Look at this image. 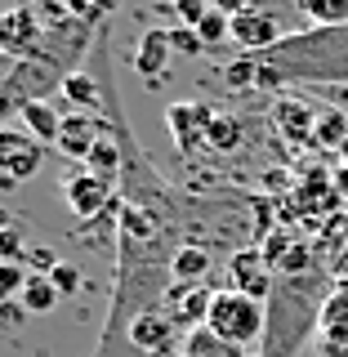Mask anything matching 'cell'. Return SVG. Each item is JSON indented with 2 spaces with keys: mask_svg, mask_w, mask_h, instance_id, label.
I'll list each match as a JSON object with an SVG mask.
<instances>
[{
  "mask_svg": "<svg viewBox=\"0 0 348 357\" xmlns=\"http://www.w3.org/2000/svg\"><path fill=\"white\" fill-rule=\"evenodd\" d=\"M18 116H22V130H27L31 139H36V143H50V148H54V139H59V126H63V112H59V103H54V98H50V103L22 107Z\"/></svg>",
  "mask_w": 348,
  "mask_h": 357,
  "instance_id": "obj_20",
  "label": "cell"
},
{
  "mask_svg": "<svg viewBox=\"0 0 348 357\" xmlns=\"http://www.w3.org/2000/svg\"><path fill=\"white\" fill-rule=\"evenodd\" d=\"M206 331H215L223 344L232 349H255L264 344V331H268V312L259 299L241 295V290H215L210 299V317H206Z\"/></svg>",
  "mask_w": 348,
  "mask_h": 357,
  "instance_id": "obj_4",
  "label": "cell"
},
{
  "mask_svg": "<svg viewBox=\"0 0 348 357\" xmlns=\"http://www.w3.org/2000/svg\"><path fill=\"white\" fill-rule=\"evenodd\" d=\"M63 103L67 112H103V85H98V72H72L63 81Z\"/></svg>",
  "mask_w": 348,
  "mask_h": 357,
  "instance_id": "obj_18",
  "label": "cell"
},
{
  "mask_svg": "<svg viewBox=\"0 0 348 357\" xmlns=\"http://www.w3.org/2000/svg\"><path fill=\"white\" fill-rule=\"evenodd\" d=\"M59 290H54L50 277H27V286H22V295H18V304L27 308V312H50L54 304H59Z\"/></svg>",
  "mask_w": 348,
  "mask_h": 357,
  "instance_id": "obj_23",
  "label": "cell"
},
{
  "mask_svg": "<svg viewBox=\"0 0 348 357\" xmlns=\"http://www.w3.org/2000/svg\"><path fill=\"white\" fill-rule=\"evenodd\" d=\"M273 121H277L286 143H312V134H317V112L308 103H299V98H277Z\"/></svg>",
  "mask_w": 348,
  "mask_h": 357,
  "instance_id": "obj_15",
  "label": "cell"
},
{
  "mask_svg": "<svg viewBox=\"0 0 348 357\" xmlns=\"http://www.w3.org/2000/svg\"><path fill=\"white\" fill-rule=\"evenodd\" d=\"M40 165H45V143H36L27 130L0 126V183L18 188L27 178H36Z\"/></svg>",
  "mask_w": 348,
  "mask_h": 357,
  "instance_id": "obj_7",
  "label": "cell"
},
{
  "mask_svg": "<svg viewBox=\"0 0 348 357\" xmlns=\"http://www.w3.org/2000/svg\"><path fill=\"white\" fill-rule=\"evenodd\" d=\"M22 317H27L22 304H0V326H22Z\"/></svg>",
  "mask_w": 348,
  "mask_h": 357,
  "instance_id": "obj_31",
  "label": "cell"
},
{
  "mask_svg": "<svg viewBox=\"0 0 348 357\" xmlns=\"http://www.w3.org/2000/svg\"><path fill=\"white\" fill-rule=\"evenodd\" d=\"M197 36H201V45H223V40H232V18H228V14H219V9L210 5V14L201 18Z\"/></svg>",
  "mask_w": 348,
  "mask_h": 357,
  "instance_id": "obj_25",
  "label": "cell"
},
{
  "mask_svg": "<svg viewBox=\"0 0 348 357\" xmlns=\"http://www.w3.org/2000/svg\"><path fill=\"white\" fill-rule=\"evenodd\" d=\"M241 143H245V121L237 116V112H215V126H210L206 152L228 156V152H241Z\"/></svg>",
  "mask_w": 348,
  "mask_h": 357,
  "instance_id": "obj_19",
  "label": "cell"
},
{
  "mask_svg": "<svg viewBox=\"0 0 348 357\" xmlns=\"http://www.w3.org/2000/svg\"><path fill=\"white\" fill-rule=\"evenodd\" d=\"M228 277H232V290H241V295L259 299V304H264L268 295H273V282H277L259 245H241V250H232V259H228Z\"/></svg>",
  "mask_w": 348,
  "mask_h": 357,
  "instance_id": "obj_11",
  "label": "cell"
},
{
  "mask_svg": "<svg viewBox=\"0 0 348 357\" xmlns=\"http://www.w3.org/2000/svg\"><path fill=\"white\" fill-rule=\"evenodd\" d=\"M94 72L103 85V121L121 143V215H116V282H112V308L103 321V340L94 357H139L130 349V326L148 312H161L170 290V264L188 245V206L183 192L165 183V174L152 165L148 148L126 121L121 85L107 67V27L94 40Z\"/></svg>",
  "mask_w": 348,
  "mask_h": 357,
  "instance_id": "obj_1",
  "label": "cell"
},
{
  "mask_svg": "<svg viewBox=\"0 0 348 357\" xmlns=\"http://www.w3.org/2000/svg\"><path fill=\"white\" fill-rule=\"evenodd\" d=\"M170 50H179V54H201L206 45H201V36H197L192 27H174L170 31Z\"/></svg>",
  "mask_w": 348,
  "mask_h": 357,
  "instance_id": "obj_30",
  "label": "cell"
},
{
  "mask_svg": "<svg viewBox=\"0 0 348 357\" xmlns=\"http://www.w3.org/2000/svg\"><path fill=\"white\" fill-rule=\"evenodd\" d=\"M27 228H22L18 219H9V228L0 232V264H22L27 259Z\"/></svg>",
  "mask_w": 348,
  "mask_h": 357,
  "instance_id": "obj_24",
  "label": "cell"
},
{
  "mask_svg": "<svg viewBox=\"0 0 348 357\" xmlns=\"http://www.w3.org/2000/svg\"><path fill=\"white\" fill-rule=\"evenodd\" d=\"M27 268L22 264H0V304H9V299L22 295V286H27Z\"/></svg>",
  "mask_w": 348,
  "mask_h": 357,
  "instance_id": "obj_27",
  "label": "cell"
},
{
  "mask_svg": "<svg viewBox=\"0 0 348 357\" xmlns=\"http://www.w3.org/2000/svg\"><path fill=\"white\" fill-rule=\"evenodd\" d=\"M45 18H40V9L36 5H18V9H5L0 14V54L5 59H31V54L45 45Z\"/></svg>",
  "mask_w": 348,
  "mask_h": 357,
  "instance_id": "obj_6",
  "label": "cell"
},
{
  "mask_svg": "<svg viewBox=\"0 0 348 357\" xmlns=\"http://www.w3.org/2000/svg\"><path fill=\"white\" fill-rule=\"evenodd\" d=\"M210 14V5H206V0H179V5H174V18L179 22H188V27H201V18H206Z\"/></svg>",
  "mask_w": 348,
  "mask_h": 357,
  "instance_id": "obj_29",
  "label": "cell"
},
{
  "mask_svg": "<svg viewBox=\"0 0 348 357\" xmlns=\"http://www.w3.org/2000/svg\"><path fill=\"white\" fill-rule=\"evenodd\" d=\"M170 31H161V27H152L148 36L139 40V54H134V67L143 72V81L148 85H161L165 81V67H170Z\"/></svg>",
  "mask_w": 348,
  "mask_h": 357,
  "instance_id": "obj_16",
  "label": "cell"
},
{
  "mask_svg": "<svg viewBox=\"0 0 348 357\" xmlns=\"http://www.w3.org/2000/svg\"><path fill=\"white\" fill-rule=\"evenodd\" d=\"M321 273H299V277H277L268 295V331L259 344V357H295V349L308 340V331L321 321Z\"/></svg>",
  "mask_w": 348,
  "mask_h": 357,
  "instance_id": "obj_3",
  "label": "cell"
},
{
  "mask_svg": "<svg viewBox=\"0 0 348 357\" xmlns=\"http://www.w3.org/2000/svg\"><path fill=\"white\" fill-rule=\"evenodd\" d=\"M210 268H215V255H210L206 241H188L183 250L174 255L170 264V282H183V286H206Z\"/></svg>",
  "mask_w": 348,
  "mask_h": 357,
  "instance_id": "obj_17",
  "label": "cell"
},
{
  "mask_svg": "<svg viewBox=\"0 0 348 357\" xmlns=\"http://www.w3.org/2000/svg\"><path fill=\"white\" fill-rule=\"evenodd\" d=\"M317 331H321V353L326 357H348V290L326 299Z\"/></svg>",
  "mask_w": 348,
  "mask_h": 357,
  "instance_id": "obj_14",
  "label": "cell"
},
{
  "mask_svg": "<svg viewBox=\"0 0 348 357\" xmlns=\"http://www.w3.org/2000/svg\"><path fill=\"white\" fill-rule=\"evenodd\" d=\"M174 331L179 326L165 317V312H148V317H139L130 326L126 340H130V349L139 353V357H165V353L174 349Z\"/></svg>",
  "mask_w": 348,
  "mask_h": 357,
  "instance_id": "obj_13",
  "label": "cell"
},
{
  "mask_svg": "<svg viewBox=\"0 0 348 357\" xmlns=\"http://www.w3.org/2000/svg\"><path fill=\"white\" fill-rule=\"evenodd\" d=\"M290 31L282 27V14L277 9H259V5H245L237 18H232V40L241 45L245 54H264L273 45H282Z\"/></svg>",
  "mask_w": 348,
  "mask_h": 357,
  "instance_id": "obj_10",
  "label": "cell"
},
{
  "mask_svg": "<svg viewBox=\"0 0 348 357\" xmlns=\"http://www.w3.org/2000/svg\"><path fill=\"white\" fill-rule=\"evenodd\" d=\"M210 299H215V290H210V286H183V282H170L161 312L174 321L179 331H201V326H206V317H210Z\"/></svg>",
  "mask_w": 348,
  "mask_h": 357,
  "instance_id": "obj_12",
  "label": "cell"
},
{
  "mask_svg": "<svg viewBox=\"0 0 348 357\" xmlns=\"http://www.w3.org/2000/svg\"><path fill=\"white\" fill-rule=\"evenodd\" d=\"M5 228H9V210L0 206V232H5Z\"/></svg>",
  "mask_w": 348,
  "mask_h": 357,
  "instance_id": "obj_32",
  "label": "cell"
},
{
  "mask_svg": "<svg viewBox=\"0 0 348 357\" xmlns=\"http://www.w3.org/2000/svg\"><path fill=\"white\" fill-rule=\"evenodd\" d=\"M179 357H245V353L232 349V344H223L215 331L201 326V331H188L183 335V353H179Z\"/></svg>",
  "mask_w": 348,
  "mask_h": 357,
  "instance_id": "obj_21",
  "label": "cell"
},
{
  "mask_svg": "<svg viewBox=\"0 0 348 357\" xmlns=\"http://www.w3.org/2000/svg\"><path fill=\"white\" fill-rule=\"evenodd\" d=\"M63 197H67V206H72V215L76 223H98L112 210V201H116V183H107V178H98V174H89L85 165H76V170H67L63 178Z\"/></svg>",
  "mask_w": 348,
  "mask_h": 357,
  "instance_id": "obj_5",
  "label": "cell"
},
{
  "mask_svg": "<svg viewBox=\"0 0 348 357\" xmlns=\"http://www.w3.org/2000/svg\"><path fill=\"white\" fill-rule=\"evenodd\" d=\"M165 126H170V139H174L179 152L197 156V152H206L210 126H215V107L197 103V98H188V103H170V107H165Z\"/></svg>",
  "mask_w": 348,
  "mask_h": 357,
  "instance_id": "obj_8",
  "label": "cell"
},
{
  "mask_svg": "<svg viewBox=\"0 0 348 357\" xmlns=\"http://www.w3.org/2000/svg\"><path fill=\"white\" fill-rule=\"evenodd\" d=\"M50 282H54V290H59V295H76V290H81V268L63 259V264L50 273Z\"/></svg>",
  "mask_w": 348,
  "mask_h": 357,
  "instance_id": "obj_28",
  "label": "cell"
},
{
  "mask_svg": "<svg viewBox=\"0 0 348 357\" xmlns=\"http://www.w3.org/2000/svg\"><path fill=\"white\" fill-rule=\"evenodd\" d=\"M228 89L268 85H348V27H304L264 54H241L223 67Z\"/></svg>",
  "mask_w": 348,
  "mask_h": 357,
  "instance_id": "obj_2",
  "label": "cell"
},
{
  "mask_svg": "<svg viewBox=\"0 0 348 357\" xmlns=\"http://www.w3.org/2000/svg\"><path fill=\"white\" fill-rule=\"evenodd\" d=\"M107 134V121L103 112H63V126H59V139H54V148H59L67 161L85 165L89 152L98 148V139Z\"/></svg>",
  "mask_w": 348,
  "mask_h": 357,
  "instance_id": "obj_9",
  "label": "cell"
},
{
  "mask_svg": "<svg viewBox=\"0 0 348 357\" xmlns=\"http://www.w3.org/2000/svg\"><path fill=\"white\" fill-rule=\"evenodd\" d=\"M308 27H348V0H299Z\"/></svg>",
  "mask_w": 348,
  "mask_h": 357,
  "instance_id": "obj_22",
  "label": "cell"
},
{
  "mask_svg": "<svg viewBox=\"0 0 348 357\" xmlns=\"http://www.w3.org/2000/svg\"><path fill=\"white\" fill-rule=\"evenodd\" d=\"M344 130H348V116H344V112H326V116H317V134H312V143H326V148H335V143H344Z\"/></svg>",
  "mask_w": 348,
  "mask_h": 357,
  "instance_id": "obj_26",
  "label": "cell"
}]
</instances>
